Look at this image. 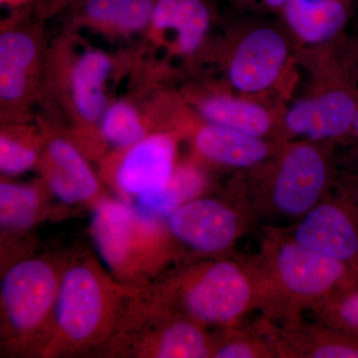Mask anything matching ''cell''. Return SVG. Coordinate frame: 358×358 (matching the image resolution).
Here are the masks:
<instances>
[{"label": "cell", "instance_id": "obj_1", "mask_svg": "<svg viewBox=\"0 0 358 358\" xmlns=\"http://www.w3.org/2000/svg\"><path fill=\"white\" fill-rule=\"evenodd\" d=\"M136 294L152 307L218 329L241 324L250 313L264 312L268 303L257 258L231 254L188 261L136 289Z\"/></svg>", "mask_w": 358, "mask_h": 358}, {"label": "cell", "instance_id": "obj_2", "mask_svg": "<svg viewBox=\"0 0 358 358\" xmlns=\"http://www.w3.org/2000/svg\"><path fill=\"white\" fill-rule=\"evenodd\" d=\"M136 288L117 282L90 254L64 264L53 331L41 357L106 355Z\"/></svg>", "mask_w": 358, "mask_h": 358}, {"label": "cell", "instance_id": "obj_3", "mask_svg": "<svg viewBox=\"0 0 358 358\" xmlns=\"http://www.w3.org/2000/svg\"><path fill=\"white\" fill-rule=\"evenodd\" d=\"M265 278L264 317L286 320L358 285L352 266L303 246L282 227L268 226L256 257Z\"/></svg>", "mask_w": 358, "mask_h": 358}, {"label": "cell", "instance_id": "obj_4", "mask_svg": "<svg viewBox=\"0 0 358 358\" xmlns=\"http://www.w3.org/2000/svg\"><path fill=\"white\" fill-rule=\"evenodd\" d=\"M333 143H284L270 159L251 169V187L245 189L253 215L300 220L338 182L331 159Z\"/></svg>", "mask_w": 358, "mask_h": 358}, {"label": "cell", "instance_id": "obj_5", "mask_svg": "<svg viewBox=\"0 0 358 358\" xmlns=\"http://www.w3.org/2000/svg\"><path fill=\"white\" fill-rule=\"evenodd\" d=\"M91 232L113 277L134 288L157 279L179 254L162 218L117 200L96 202Z\"/></svg>", "mask_w": 358, "mask_h": 358}, {"label": "cell", "instance_id": "obj_6", "mask_svg": "<svg viewBox=\"0 0 358 358\" xmlns=\"http://www.w3.org/2000/svg\"><path fill=\"white\" fill-rule=\"evenodd\" d=\"M64 264L27 258L2 277L1 345L15 355L42 352L50 341Z\"/></svg>", "mask_w": 358, "mask_h": 358}, {"label": "cell", "instance_id": "obj_7", "mask_svg": "<svg viewBox=\"0 0 358 358\" xmlns=\"http://www.w3.org/2000/svg\"><path fill=\"white\" fill-rule=\"evenodd\" d=\"M134 293L106 355L136 358L212 357L213 334L206 331V327L180 313L152 307Z\"/></svg>", "mask_w": 358, "mask_h": 358}, {"label": "cell", "instance_id": "obj_8", "mask_svg": "<svg viewBox=\"0 0 358 358\" xmlns=\"http://www.w3.org/2000/svg\"><path fill=\"white\" fill-rule=\"evenodd\" d=\"M350 52L346 46L324 89L282 113L279 141L334 143L350 138L358 107V75Z\"/></svg>", "mask_w": 358, "mask_h": 358}, {"label": "cell", "instance_id": "obj_9", "mask_svg": "<svg viewBox=\"0 0 358 358\" xmlns=\"http://www.w3.org/2000/svg\"><path fill=\"white\" fill-rule=\"evenodd\" d=\"M252 215L244 192L235 203L232 200L197 196L174 210L167 217L166 225L178 248L204 258L230 254Z\"/></svg>", "mask_w": 358, "mask_h": 358}, {"label": "cell", "instance_id": "obj_10", "mask_svg": "<svg viewBox=\"0 0 358 358\" xmlns=\"http://www.w3.org/2000/svg\"><path fill=\"white\" fill-rule=\"evenodd\" d=\"M333 189L300 220L284 229L298 243L348 264L358 272V187L346 173Z\"/></svg>", "mask_w": 358, "mask_h": 358}, {"label": "cell", "instance_id": "obj_11", "mask_svg": "<svg viewBox=\"0 0 358 358\" xmlns=\"http://www.w3.org/2000/svg\"><path fill=\"white\" fill-rule=\"evenodd\" d=\"M242 32L225 60L228 83L239 95H262L284 78L292 61L291 44L273 26H251Z\"/></svg>", "mask_w": 358, "mask_h": 358}, {"label": "cell", "instance_id": "obj_12", "mask_svg": "<svg viewBox=\"0 0 358 358\" xmlns=\"http://www.w3.org/2000/svg\"><path fill=\"white\" fill-rule=\"evenodd\" d=\"M280 322L264 319L258 324L277 358H358L357 334L303 322L301 317Z\"/></svg>", "mask_w": 358, "mask_h": 358}, {"label": "cell", "instance_id": "obj_13", "mask_svg": "<svg viewBox=\"0 0 358 358\" xmlns=\"http://www.w3.org/2000/svg\"><path fill=\"white\" fill-rule=\"evenodd\" d=\"M178 143L173 134L157 131L124 148L115 169V187L126 197H136L162 187L176 169Z\"/></svg>", "mask_w": 358, "mask_h": 358}, {"label": "cell", "instance_id": "obj_14", "mask_svg": "<svg viewBox=\"0 0 358 358\" xmlns=\"http://www.w3.org/2000/svg\"><path fill=\"white\" fill-rule=\"evenodd\" d=\"M45 182L52 194L67 204L91 203L100 199V185L75 143L53 136L41 157Z\"/></svg>", "mask_w": 358, "mask_h": 358}, {"label": "cell", "instance_id": "obj_15", "mask_svg": "<svg viewBox=\"0 0 358 358\" xmlns=\"http://www.w3.org/2000/svg\"><path fill=\"white\" fill-rule=\"evenodd\" d=\"M28 28H10L0 35V100L2 108L20 109L36 82L41 43Z\"/></svg>", "mask_w": 358, "mask_h": 358}, {"label": "cell", "instance_id": "obj_16", "mask_svg": "<svg viewBox=\"0 0 358 358\" xmlns=\"http://www.w3.org/2000/svg\"><path fill=\"white\" fill-rule=\"evenodd\" d=\"M193 143L197 154L206 162L251 171L270 159L284 143L204 122L195 129Z\"/></svg>", "mask_w": 358, "mask_h": 358}, {"label": "cell", "instance_id": "obj_17", "mask_svg": "<svg viewBox=\"0 0 358 358\" xmlns=\"http://www.w3.org/2000/svg\"><path fill=\"white\" fill-rule=\"evenodd\" d=\"M195 107L204 122L279 141L282 115H275V110L252 96L212 93L197 99Z\"/></svg>", "mask_w": 358, "mask_h": 358}, {"label": "cell", "instance_id": "obj_18", "mask_svg": "<svg viewBox=\"0 0 358 358\" xmlns=\"http://www.w3.org/2000/svg\"><path fill=\"white\" fill-rule=\"evenodd\" d=\"M213 20L208 0H157L150 26L152 32L171 33L173 50L193 57L203 48Z\"/></svg>", "mask_w": 358, "mask_h": 358}, {"label": "cell", "instance_id": "obj_19", "mask_svg": "<svg viewBox=\"0 0 358 358\" xmlns=\"http://www.w3.org/2000/svg\"><path fill=\"white\" fill-rule=\"evenodd\" d=\"M113 62L100 50L84 51L73 63L69 73L71 106L80 122L95 124L107 110L106 81L112 72Z\"/></svg>", "mask_w": 358, "mask_h": 358}, {"label": "cell", "instance_id": "obj_20", "mask_svg": "<svg viewBox=\"0 0 358 358\" xmlns=\"http://www.w3.org/2000/svg\"><path fill=\"white\" fill-rule=\"evenodd\" d=\"M157 0H83L72 6L73 21L110 34H131L150 26Z\"/></svg>", "mask_w": 358, "mask_h": 358}, {"label": "cell", "instance_id": "obj_21", "mask_svg": "<svg viewBox=\"0 0 358 358\" xmlns=\"http://www.w3.org/2000/svg\"><path fill=\"white\" fill-rule=\"evenodd\" d=\"M203 186V176L196 167L178 166L162 187L136 197V206L150 215L169 217L179 206L199 196Z\"/></svg>", "mask_w": 358, "mask_h": 358}, {"label": "cell", "instance_id": "obj_22", "mask_svg": "<svg viewBox=\"0 0 358 358\" xmlns=\"http://www.w3.org/2000/svg\"><path fill=\"white\" fill-rule=\"evenodd\" d=\"M43 210V199L36 186L0 183V225L9 233H20L32 227Z\"/></svg>", "mask_w": 358, "mask_h": 358}, {"label": "cell", "instance_id": "obj_23", "mask_svg": "<svg viewBox=\"0 0 358 358\" xmlns=\"http://www.w3.org/2000/svg\"><path fill=\"white\" fill-rule=\"evenodd\" d=\"M220 331L213 334L212 358H277L274 348L258 327L247 329L238 324Z\"/></svg>", "mask_w": 358, "mask_h": 358}, {"label": "cell", "instance_id": "obj_24", "mask_svg": "<svg viewBox=\"0 0 358 358\" xmlns=\"http://www.w3.org/2000/svg\"><path fill=\"white\" fill-rule=\"evenodd\" d=\"M100 131L103 140L122 150L150 134L140 112L127 101L108 106L100 122Z\"/></svg>", "mask_w": 358, "mask_h": 358}, {"label": "cell", "instance_id": "obj_25", "mask_svg": "<svg viewBox=\"0 0 358 358\" xmlns=\"http://www.w3.org/2000/svg\"><path fill=\"white\" fill-rule=\"evenodd\" d=\"M317 322L358 334V285L310 308Z\"/></svg>", "mask_w": 358, "mask_h": 358}, {"label": "cell", "instance_id": "obj_26", "mask_svg": "<svg viewBox=\"0 0 358 358\" xmlns=\"http://www.w3.org/2000/svg\"><path fill=\"white\" fill-rule=\"evenodd\" d=\"M39 159L36 141L31 136L13 129H2L0 134V169L15 176L27 171Z\"/></svg>", "mask_w": 358, "mask_h": 358}, {"label": "cell", "instance_id": "obj_27", "mask_svg": "<svg viewBox=\"0 0 358 358\" xmlns=\"http://www.w3.org/2000/svg\"><path fill=\"white\" fill-rule=\"evenodd\" d=\"M353 2L355 0H289L281 13L331 17L352 13Z\"/></svg>", "mask_w": 358, "mask_h": 358}, {"label": "cell", "instance_id": "obj_28", "mask_svg": "<svg viewBox=\"0 0 358 358\" xmlns=\"http://www.w3.org/2000/svg\"><path fill=\"white\" fill-rule=\"evenodd\" d=\"M236 6L258 13H280L289 0H231Z\"/></svg>", "mask_w": 358, "mask_h": 358}, {"label": "cell", "instance_id": "obj_29", "mask_svg": "<svg viewBox=\"0 0 358 358\" xmlns=\"http://www.w3.org/2000/svg\"><path fill=\"white\" fill-rule=\"evenodd\" d=\"M83 0H42L38 4L42 13H53L68 6H74Z\"/></svg>", "mask_w": 358, "mask_h": 358}, {"label": "cell", "instance_id": "obj_30", "mask_svg": "<svg viewBox=\"0 0 358 358\" xmlns=\"http://www.w3.org/2000/svg\"><path fill=\"white\" fill-rule=\"evenodd\" d=\"M42 0H0L1 6L10 7V8H22V7L36 3L37 6Z\"/></svg>", "mask_w": 358, "mask_h": 358}, {"label": "cell", "instance_id": "obj_31", "mask_svg": "<svg viewBox=\"0 0 358 358\" xmlns=\"http://www.w3.org/2000/svg\"><path fill=\"white\" fill-rule=\"evenodd\" d=\"M350 138H353L358 141V107L357 110V114H355V121H353V126L352 129V134H350Z\"/></svg>", "mask_w": 358, "mask_h": 358}, {"label": "cell", "instance_id": "obj_32", "mask_svg": "<svg viewBox=\"0 0 358 358\" xmlns=\"http://www.w3.org/2000/svg\"><path fill=\"white\" fill-rule=\"evenodd\" d=\"M352 55L358 75V41L352 42Z\"/></svg>", "mask_w": 358, "mask_h": 358}, {"label": "cell", "instance_id": "obj_33", "mask_svg": "<svg viewBox=\"0 0 358 358\" xmlns=\"http://www.w3.org/2000/svg\"><path fill=\"white\" fill-rule=\"evenodd\" d=\"M352 167L353 171L358 174V152L353 155Z\"/></svg>", "mask_w": 358, "mask_h": 358}, {"label": "cell", "instance_id": "obj_34", "mask_svg": "<svg viewBox=\"0 0 358 358\" xmlns=\"http://www.w3.org/2000/svg\"><path fill=\"white\" fill-rule=\"evenodd\" d=\"M350 173H352V176L353 179H355V182H357V185L358 186V174L355 173V171H350Z\"/></svg>", "mask_w": 358, "mask_h": 358}]
</instances>
